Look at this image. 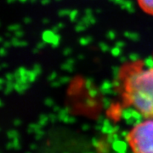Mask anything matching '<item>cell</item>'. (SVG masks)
Wrapping results in <instances>:
<instances>
[{"label": "cell", "mask_w": 153, "mask_h": 153, "mask_svg": "<svg viewBox=\"0 0 153 153\" xmlns=\"http://www.w3.org/2000/svg\"><path fill=\"white\" fill-rule=\"evenodd\" d=\"M123 98L146 118H153V67L134 66L126 72Z\"/></svg>", "instance_id": "cell-1"}, {"label": "cell", "mask_w": 153, "mask_h": 153, "mask_svg": "<svg viewBox=\"0 0 153 153\" xmlns=\"http://www.w3.org/2000/svg\"><path fill=\"white\" fill-rule=\"evenodd\" d=\"M137 3L145 13L153 16V0H137Z\"/></svg>", "instance_id": "cell-3"}, {"label": "cell", "mask_w": 153, "mask_h": 153, "mask_svg": "<svg viewBox=\"0 0 153 153\" xmlns=\"http://www.w3.org/2000/svg\"><path fill=\"white\" fill-rule=\"evenodd\" d=\"M127 141L134 153H153V118L134 126L127 134Z\"/></svg>", "instance_id": "cell-2"}]
</instances>
